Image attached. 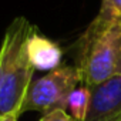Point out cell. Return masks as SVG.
I'll list each match as a JSON object with an SVG mask.
<instances>
[{"label":"cell","instance_id":"2","mask_svg":"<svg viewBox=\"0 0 121 121\" xmlns=\"http://www.w3.org/2000/svg\"><path fill=\"white\" fill-rule=\"evenodd\" d=\"M33 29L24 17H17L4 34L0 48V115L12 111L22 114L34 73L26 51Z\"/></svg>","mask_w":121,"mask_h":121},{"label":"cell","instance_id":"3","mask_svg":"<svg viewBox=\"0 0 121 121\" xmlns=\"http://www.w3.org/2000/svg\"><path fill=\"white\" fill-rule=\"evenodd\" d=\"M80 83L81 77L77 67L63 66L51 70L31 83L22 112L41 111L46 114L53 110H66L70 94Z\"/></svg>","mask_w":121,"mask_h":121},{"label":"cell","instance_id":"10","mask_svg":"<svg viewBox=\"0 0 121 121\" xmlns=\"http://www.w3.org/2000/svg\"><path fill=\"white\" fill-rule=\"evenodd\" d=\"M117 121H121V118H118V120H117Z\"/></svg>","mask_w":121,"mask_h":121},{"label":"cell","instance_id":"8","mask_svg":"<svg viewBox=\"0 0 121 121\" xmlns=\"http://www.w3.org/2000/svg\"><path fill=\"white\" fill-rule=\"evenodd\" d=\"M40 121H76L70 114L66 112V110H53L46 112Z\"/></svg>","mask_w":121,"mask_h":121},{"label":"cell","instance_id":"5","mask_svg":"<svg viewBox=\"0 0 121 121\" xmlns=\"http://www.w3.org/2000/svg\"><path fill=\"white\" fill-rule=\"evenodd\" d=\"M26 51L34 70H54L61 63L63 51L60 46L43 34L37 33L36 29L29 34L26 41Z\"/></svg>","mask_w":121,"mask_h":121},{"label":"cell","instance_id":"1","mask_svg":"<svg viewBox=\"0 0 121 121\" xmlns=\"http://www.w3.org/2000/svg\"><path fill=\"white\" fill-rule=\"evenodd\" d=\"M121 57V19L95 16L78 41L77 70L90 90L110 78Z\"/></svg>","mask_w":121,"mask_h":121},{"label":"cell","instance_id":"4","mask_svg":"<svg viewBox=\"0 0 121 121\" xmlns=\"http://www.w3.org/2000/svg\"><path fill=\"white\" fill-rule=\"evenodd\" d=\"M121 118V66L114 74L91 90L86 121H117Z\"/></svg>","mask_w":121,"mask_h":121},{"label":"cell","instance_id":"6","mask_svg":"<svg viewBox=\"0 0 121 121\" xmlns=\"http://www.w3.org/2000/svg\"><path fill=\"white\" fill-rule=\"evenodd\" d=\"M91 103V90L87 87H77L67 100L70 115L76 121H86Z\"/></svg>","mask_w":121,"mask_h":121},{"label":"cell","instance_id":"9","mask_svg":"<svg viewBox=\"0 0 121 121\" xmlns=\"http://www.w3.org/2000/svg\"><path fill=\"white\" fill-rule=\"evenodd\" d=\"M19 117H20L19 111H12V112L0 115V121H19Z\"/></svg>","mask_w":121,"mask_h":121},{"label":"cell","instance_id":"7","mask_svg":"<svg viewBox=\"0 0 121 121\" xmlns=\"http://www.w3.org/2000/svg\"><path fill=\"white\" fill-rule=\"evenodd\" d=\"M98 13L110 19H121V0H103Z\"/></svg>","mask_w":121,"mask_h":121}]
</instances>
